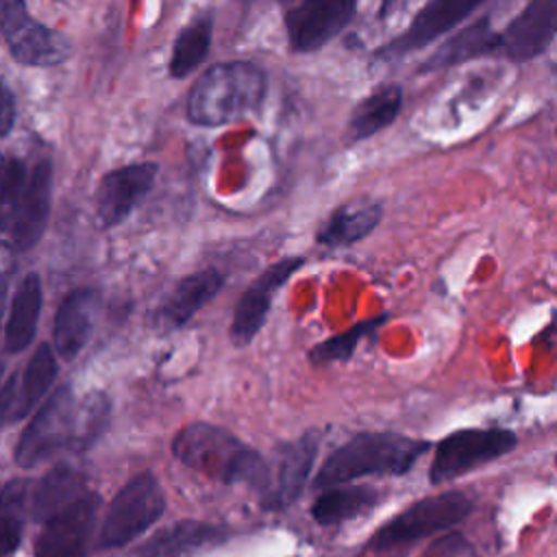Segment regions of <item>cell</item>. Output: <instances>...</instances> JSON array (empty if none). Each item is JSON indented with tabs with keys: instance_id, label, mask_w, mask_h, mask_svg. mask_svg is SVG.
Returning a JSON list of instances; mask_svg holds the SVG:
<instances>
[{
	"instance_id": "4",
	"label": "cell",
	"mask_w": 557,
	"mask_h": 557,
	"mask_svg": "<svg viewBox=\"0 0 557 557\" xmlns=\"http://www.w3.org/2000/svg\"><path fill=\"white\" fill-rule=\"evenodd\" d=\"M472 511L463 492H440L424 496L374 531L359 557H403L420 540L433 537L459 524Z\"/></svg>"
},
{
	"instance_id": "8",
	"label": "cell",
	"mask_w": 557,
	"mask_h": 557,
	"mask_svg": "<svg viewBox=\"0 0 557 557\" xmlns=\"http://www.w3.org/2000/svg\"><path fill=\"white\" fill-rule=\"evenodd\" d=\"M320 431L311 429L296 440L274 446L268 459V485L257 496L265 511H283L294 505L311 481L313 461L320 450Z\"/></svg>"
},
{
	"instance_id": "20",
	"label": "cell",
	"mask_w": 557,
	"mask_h": 557,
	"mask_svg": "<svg viewBox=\"0 0 557 557\" xmlns=\"http://www.w3.org/2000/svg\"><path fill=\"white\" fill-rule=\"evenodd\" d=\"M383 218V205L381 202H366L355 200L337 207L318 228L315 242L322 248L339 250L346 246H352L368 237Z\"/></svg>"
},
{
	"instance_id": "18",
	"label": "cell",
	"mask_w": 557,
	"mask_h": 557,
	"mask_svg": "<svg viewBox=\"0 0 557 557\" xmlns=\"http://www.w3.org/2000/svg\"><path fill=\"white\" fill-rule=\"evenodd\" d=\"M226 276L215 268H205L181 278L157 311V324L165 331L185 326L222 289Z\"/></svg>"
},
{
	"instance_id": "10",
	"label": "cell",
	"mask_w": 557,
	"mask_h": 557,
	"mask_svg": "<svg viewBox=\"0 0 557 557\" xmlns=\"http://www.w3.org/2000/svg\"><path fill=\"white\" fill-rule=\"evenodd\" d=\"M100 509V496L91 490L44 518L35 537V557H87Z\"/></svg>"
},
{
	"instance_id": "30",
	"label": "cell",
	"mask_w": 557,
	"mask_h": 557,
	"mask_svg": "<svg viewBox=\"0 0 557 557\" xmlns=\"http://www.w3.org/2000/svg\"><path fill=\"white\" fill-rule=\"evenodd\" d=\"M385 322V315H376V318H370V320H361L357 324H352L350 329L337 333V335H331L326 337L324 342L315 344L309 352H307V359L311 366H329V363H342V361H348L359 342L370 335L372 331H376L381 324Z\"/></svg>"
},
{
	"instance_id": "13",
	"label": "cell",
	"mask_w": 557,
	"mask_h": 557,
	"mask_svg": "<svg viewBox=\"0 0 557 557\" xmlns=\"http://www.w3.org/2000/svg\"><path fill=\"white\" fill-rule=\"evenodd\" d=\"M159 165L139 161L107 172L96 189V222L100 228L122 224L137 205L152 191Z\"/></svg>"
},
{
	"instance_id": "7",
	"label": "cell",
	"mask_w": 557,
	"mask_h": 557,
	"mask_svg": "<svg viewBox=\"0 0 557 557\" xmlns=\"http://www.w3.org/2000/svg\"><path fill=\"white\" fill-rule=\"evenodd\" d=\"M0 35L11 57L30 67L59 65L72 52L67 35L37 22L24 0H0Z\"/></svg>"
},
{
	"instance_id": "29",
	"label": "cell",
	"mask_w": 557,
	"mask_h": 557,
	"mask_svg": "<svg viewBox=\"0 0 557 557\" xmlns=\"http://www.w3.org/2000/svg\"><path fill=\"white\" fill-rule=\"evenodd\" d=\"M28 487L24 479H11L0 487V557L13 555L22 542Z\"/></svg>"
},
{
	"instance_id": "5",
	"label": "cell",
	"mask_w": 557,
	"mask_h": 557,
	"mask_svg": "<svg viewBox=\"0 0 557 557\" xmlns=\"http://www.w3.org/2000/svg\"><path fill=\"white\" fill-rule=\"evenodd\" d=\"M165 513V494L150 472L131 476L111 498L98 531V548H122L141 537Z\"/></svg>"
},
{
	"instance_id": "16",
	"label": "cell",
	"mask_w": 557,
	"mask_h": 557,
	"mask_svg": "<svg viewBox=\"0 0 557 557\" xmlns=\"http://www.w3.org/2000/svg\"><path fill=\"white\" fill-rule=\"evenodd\" d=\"M100 305V294L94 287H78L72 289L59 305L54 313V326H52V342L54 352L72 361L89 342L96 313Z\"/></svg>"
},
{
	"instance_id": "17",
	"label": "cell",
	"mask_w": 557,
	"mask_h": 557,
	"mask_svg": "<svg viewBox=\"0 0 557 557\" xmlns=\"http://www.w3.org/2000/svg\"><path fill=\"white\" fill-rule=\"evenodd\" d=\"M50 205H52V163L48 159H41L35 163V168L26 176V185L15 211V220L11 224L17 248L28 250L41 239L48 224Z\"/></svg>"
},
{
	"instance_id": "2",
	"label": "cell",
	"mask_w": 557,
	"mask_h": 557,
	"mask_svg": "<svg viewBox=\"0 0 557 557\" xmlns=\"http://www.w3.org/2000/svg\"><path fill=\"white\" fill-rule=\"evenodd\" d=\"M268 96V74L255 61H224L205 70L189 89L187 120L196 126H224L257 113Z\"/></svg>"
},
{
	"instance_id": "32",
	"label": "cell",
	"mask_w": 557,
	"mask_h": 557,
	"mask_svg": "<svg viewBox=\"0 0 557 557\" xmlns=\"http://www.w3.org/2000/svg\"><path fill=\"white\" fill-rule=\"evenodd\" d=\"M17 117V107H15V96L9 87H0V139L9 137Z\"/></svg>"
},
{
	"instance_id": "24",
	"label": "cell",
	"mask_w": 557,
	"mask_h": 557,
	"mask_svg": "<svg viewBox=\"0 0 557 557\" xmlns=\"http://www.w3.org/2000/svg\"><path fill=\"white\" fill-rule=\"evenodd\" d=\"M405 102L398 83H385L372 89L355 109L348 120V135L352 141H363L385 131L400 113Z\"/></svg>"
},
{
	"instance_id": "27",
	"label": "cell",
	"mask_w": 557,
	"mask_h": 557,
	"mask_svg": "<svg viewBox=\"0 0 557 557\" xmlns=\"http://www.w3.org/2000/svg\"><path fill=\"white\" fill-rule=\"evenodd\" d=\"M85 476L81 470L72 466H57L52 468L33 490L30 511L35 520L48 518L52 511L76 498L81 492H85Z\"/></svg>"
},
{
	"instance_id": "19",
	"label": "cell",
	"mask_w": 557,
	"mask_h": 557,
	"mask_svg": "<svg viewBox=\"0 0 557 557\" xmlns=\"http://www.w3.org/2000/svg\"><path fill=\"white\" fill-rule=\"evenodd\" d=\"M226 540V529L202 520H178L150 535L135 557H187Z\"/></svg>"
},
{
	"instance_id": "25",
	"label": "cell",
	"mask_w": 557,
	"mask_h": 557,
	"mask_svg": "<svg viewBox=\"0 0 557 557\" xmlns=\"http://www.w3.org/2000/svg\"><path fill=\"white\" fill-rule=\"evenodd\" d=\"M213 39V11L205 9L194 15L176 35L170 52L168 72L172 78L189 76L209 54Z\"/></svg>"
},
{
	"instance_id": "23",
	"label": "cell",
	"mask_w": 557,
	"mask_h": 557,
	"mask_svg": "<svg viewBox=\"0 0 557 557\" xmlns=\"http://www.w3.org/2000/svg\"><path fill=\"white\" fill-rule=\"evenodd\" d=\"M44 292H41V278L35 272H28L20 285L15 287V294L11 298V309L4 326V348L9 352H22L30 346L37 322L41 313Z\"/></svg>"
},
{
	"instance_id": "14",
	"label": "cell",
	"mask_w": 557,
	"mask_h": 557,
	"mask_svg": "<svg viewBox=\"0 0 557 557\" xmlns=\"http://www.w3.org/2000/svg\"><path fill=\"white\" fill-rule=\"evenodd\" d=\"M359 0H300L285 15L294 52H315L337 37L355 15Z\"/></svg>"
},
{
	"instance_id": "1",
	"label": "cell",
	"mask_w": 557,
	"mask_h": 557,
	"mask_svg": "<svg viewBox=\"0 0 557 557\" xmlns=\"http://www.w3.org/2000/svg\"><path fill=\"white\" fill-rule=\"evenodd\" d=\"M172 457L185 468L222 485H244L257 496L268 485V459L235 433L211 422L183 426L172 444Z\"/></svg>"
},
{
	"instance_id": "21",
	"label": "cell",
	"mask_w": 557,
	"mask_h": 557,
	"mask_svg": "<svg viewBox=\"0 0 557 557\" xmlns=\"http://www.w3.org/2000/svg\"><path fill=\"white\" fill-rule=\"evenodd\" d=\"M494 52H496V30L492 28L490 15H481L470 26L459 28L433 54H429L420 65V72L442 70L448 65L479 59V57H494Z\"/></svg>"
},
{
	"instance_id": "34",
	"label": "cell",
	"mask_w": 557,
	"mask_h": 557,
	"mask_svg": "<svg viewBox=\"0 0 557 557\" xmlns=\"http://www.w3.org/2000/svg\"><path fill=\"white\" fill-rule=\"evenodd\" d=\"M392 4H394V0H381V4H379V17H385V15L389 13Z\"/></svg>"
},
{
	"instance_id": "12",
	"label": "cell",
	"mask_w": 557,
	"mask_h": 557,
	"mask_svg": "<svg viewBox=\"0 0 557 557\" xmlns=\"http://www.w3.org/2000/svg\"><path fill=\"white\" fill-rule=\"evenodd\" d=\"M485 0H426L422 9L413 15L409 26L381 46L374 57L381 61H394L426 48L442 35L455 30L463 20H468Z\"/></svg>"
},
{
	"instance_id": "15",
	"label": "cell",
	"mask_w": 557,
	"mask_h": 557,
	"mask_svg": "<svg viewBox=\"0 0 557 557\" xmlns=\"http://www.w3.org/2000/svg\"><path fill=\"white\" fill-rule=\"evenodd\" d=\"M557 0H529L524 9L496 33V52L513 63L531 61L546 52L555 39Z\"/></svg>"
},
{
	"instance_id": "31",
	"label": "cell",
	"mask_w": 557,
	"mask_h": 557,
	"mask_svg": "<svg viewBox=\"0 0 557 557\" xmlns=\"http://www.w3.org/2000/svg\"><path fill=\"white\" fill-rule=\"evenodd\" d=\"M26 176V165L20 159L9 157L0 161V231L9 228L15 220Z\"/></svg>"
},
{
	"instance_id": "33",
	"label": "cell",
	"mask_w": 557,
	"mask_h": 557,
	"mask_svg": "<svg viewBox=\"0 0 557 557\" xmlns=\"http://www.w3.org/2000/svg\"><path fill=\"white\" fill-rule=\"evenodd\" d=\"M15 396H17V379L11 376L2 389H0V429L4 426V422L9 420V413L15 405Z\"/></svg>"
},
{
	"instance_id": "6",
	"label": "cell",
	"mask_w": 557,
	"mask_h": 557,
	"mask_svg": "<svg viewBox=\"0 0 557 557\" xmlns=\"http://www.w3.org/2000/svg\"><path fill=\"white\" fill-rule=\"evenodd\" d=\"M518 446V435L509 429H459L435 444L429 466V483L444 485L485 463L509 455Z\"/></svg>"
},
{
	"instance_id": "36",
	"label": "cell",
	"mask_w": 557,
	"mask_h": 557,
	"mask_svg": "<svg viewBox=\"0 0 557 557\" xmlns=\"http://www.w3.org/2000/svg\"><path fill=\"white\" fill-rule=\"evenodd\" d=\"M274 2H292V0H274Z\"/></svg>"
},
{
	"instance_id": "22",
	"label": "cell",
	"mask_w": 557,
	"mask_h": 557,
	"mask_svg": "<svg viewBox=\"0 0 557 557\" xmlns=\"http://www.w3.org/2000/svg\"><path fill=\"white\" fill-rule=\"evenodd\" d=\"M381 500V492L372 485H333L320 492L311 503V518L320 527H337L372 511Z\"/></svg>"
},
{
	"instance_id": "11",
	"label": "cell",
	"mask_w": 557,
	"mask_h": 557,
	"mask_svg": "<svg viewBox=\"0 0 557 557\" xmlns=\"http://www.w3.org/2000/svg\"><path fill=\"white\" fill-rule=\"evenodd\" d=\"M305 265L302 257H283L274 263H270L250 285L248 289L239 296L235 311H233V320H231V329H228V337L235 346H248L257 333L263 329L265 318L270 313L272 300L278 294V289Z\"/></svg>"
},
{
	"instance_id": "9",
	"label": "cell",
	"mask_w": 557,
	"mask_h": 557,
	"mask_svg": "<svg viewBox=\"0 0 557 557\" xmlns=\"http://www.w3.org/2000/svg\"><path fill=\"white\" fill-rule=\"evenodd\" d=\"M76 398L70 385L57 387L48 400L35 411L15 446V461L30 470L54 457L61 448H70Z\"/></svg>"
},
{
	"instance_id": "28",
	"label": "cell",
	"mask_w": 557,
	"mask_h": 557,
	"mask_svg": "<svg viewBox=\"0 0 557 557\" xmlns=\"http://www.w3.org/2000/svg\"><path fill=\"white\" fill-rule=\"evenodd\" d=\"M111 422V400L104 392H89L74 407L70 448L85 453L100 442Z\"/></svg>"
},
{
	"instance_id": "3",
	"label": "cell",
	"mask_w": 557,
	"mask_h": 557,
	"mask_svg": "<svg viewBox=\"0 0 557 557\" xmlns=\"http://www.w3.org/2000/svg\"><path fill=\"white\" fill-rule=\"evenodd\" d=\"M431 448L426 440H416L392 431L357 433L326 455L313 476V487L326 490L363 476H400Z\"/></svg>"
},
{
	"instance_id": "35",
	"label": "cell",
	"mask_w": 557,
	"mask_h": 557,
	"mask_svg": "<svg viewBox=\"0 0 557 557\" xmlns=\"http://www.w3.org/2000/svg\"><path fill=\"white\" fill-rule=\"evenodd\" d=\"M2 372H4V363L0 361V379H2Z\"/></svg>"
},
{
	"instance_id": "26",
	"label": "cell",
	"mask_w": 557,
	"mask_h": 557,
	"mask_svg": "<svg viewBox=\"0 0 557 557\" xmlns=\"http://www.w3.org/2000/svg\"><path fill=\"white\" fill-rule=\"evenodd\" d=\"M59 372V363H57V355L52 350L50 344H39L35 348V352L30 355L24 372H22V383H20V392L15 396V405H13V420L26 418V413L46 396V392L50 389V385L54 383Z\"/></svg>"
}]
</instances>
